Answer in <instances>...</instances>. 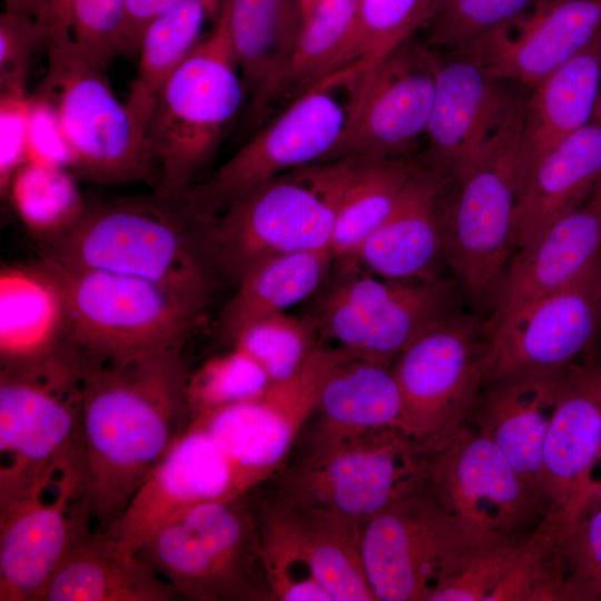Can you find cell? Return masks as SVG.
Here are the masks:
<instances>
[{
  "mask_svg": "<svg viewBox=\"0 0 601 601\" xmlns=\"http://www.w3.org/2000/svg\"><path fill=\"white\" fill-rule=\"evenodd\" d=\"M300 1H302L303 14L305 17L318 0H300Z\"/></svg>",
  "mask_w": 601,
  "mask_h": 601,
  "instance_id": "53",
  "label": "cell"
},
{
  "mask_svg": "<svg viewBox=\"0 0 601 601\" xmlns=\"http://www.w3.org/2000/svg\"><path fill=\"white\" fill-rule=\"evenodd\" d=\"M558 565L563 601H601V508L562 535Z\"/></svg>",
  "mask_w": 601,
  "mask_h": 601,
  "instance_id": "45",
  "label": "cell"
},
{
  "mask_svg": "<svg viewBox=\"0 0 601 601\" xmlns=\"http://www.w3.org/2000/svg\"><path fill=\"white\" fill-rule=\"evenodd\" d=\"M224 10L249 106L293 52L304 21L302 1L225 0Z\"/></svg>",
  "mask_w": 601,
  "mask_h": 601,
  "instance_id": "33",
  "label": "cell"
},
{
  "mask_svg": "<svg viewBox=\"0 0 601 601\" xmlns=\"http://www.w3.org/2000/svg\"><path fill=\"white\" fill-rule=\"evenodd\" d=\"M601 32V0H540L461 48L492 76L530 90Z\"/></svg>",
  "mask_w": 601,
  "mask_h": 601,
  "instance_id": "21",
  "label": "cell"
},
{
  "mask_svg": "<svg viewBox=\"0 0 601 601\" xmlns=\"http://www.w3.org/2000/svg\"><path fill=\"white\" fill-rule=\"evenodd\" d=\"M253 487L207 431L190 421L105 534L118 554L134 558L190 509L244 496Z\"/></svg>",
  "mask_w": 601,
  "mask_h": 601,
  "instance_id": "16",
  "label": "cell"
},
{
  "mask_svg": "<svg viewBox=\"0 0 601 601\" xmlns=\"http://www.w3.org/2000/svg\"><path fill=\"white\" fill-rule=\"evenodd\" d=\"M28 160L71 168V155L53 107L30 95Z\"/></svg>",
  "mask_w": 601,
  "mask_h": 601,
  "instance_id": "49",
  "label": "cell"
},
{
  "mask_svg": "<svg viewBox=\"0 0 601 601\" xmlns=\"http://www.w3.org/2000/svg\"><path fill=\"white\" fill-rule=\"evenodd\" d=\"M436 51L406 40L371 71L349 126L324 162L412 158L424 141L436 88Z\"/></svg>",
  "mask_w": 601,
  "mask_h": 601,
  "instance_id": "17",
  "label": "cell"
},
{
  "mask_svg": "<svg viewBox=\"0 0 601 601\" xmlns=\"http://www.w3.org/2000/svg\"><path fill=\"white\" fill-rule=\"evenodd\" d=\"M265 509L289 535L332 601H376L362 561L363 522L279 497Z\"/></svg>",
  "mask_w": 601,
  "mask_h": 601,
  "instance_id": "31",
  "label": "cell"
},
{
  "mask_svg": "<svg viewBox=\"0 0 601 601\" xmlns=\"http://www.w3.org/2000/svg\"><path fill=\"white\" fill-rule=\"evenodd\" d=\"M524 95L453 185L442 223L443 258L460 293L487 318L515 253L513 219Z\"/></svg>",
  "mask_w": 601,
  "mask_h": 601,
  "instance_id": "3",
  "label": "cell"
},
{
  "mask_svg": "<svg viewBox=\"0 0 601 601\" xmlns=\"http://www.w3.org/2000/svg\"><path fill=\"white\" fill-rule=\"evenodd\" d=\"M441 446L398 427L367 433L302 457L280 475L277 497L364 522L425 491Z\"/></svg>",
  "mask_w": 601,
  "mask_h": 601,
  "instance_id": "11",
  "label": "cell"
},
{
  "mask_svg": "<svg viewBox=\"0 0 601 601\" xmlns=\"http://www.w3.org/2000/svg\"><path fill=\"white\" fill-rule=\"evenodd\" d=\"M416 164L413 158L352 159L329 243L334 259L344 265L352 262L393 210Z\"/></svg>",
  "mask_w": 601,
  "mask_h": 601,
  "instance_id": "36",
  "label": "cell"
},
{
  "mask_svg": "<svg viewBox=\"0 0 601 601\" xmlns=\"http://www.w3.org/2000/svg\"><path fill=\"white\" fill-rule=\"evenodd\" d=\"M572 526L560 513L549 512L525 540L516 563L491 601H562L558 548Z\"/></svg>",
  "mask_w": 601,
  "mask_h": 601,
  "instance_id": "41",
  "label": "cell"
},
{
  "mask_svg": "<svg viewBox=\"0 0 601 601\" xmlns=\"http://www.w3.org/2000/svg\"><path fill=\"white\" fill-rule=\"evenodd\" d=\"M78 453L23 497L0 508V601H38L78 525Z\"/></svg>",
  "mask_w": 601,
  "mask_h": 601,
  "instance_id": "18",
  "label": "cell"
},
{
  "mask_svg": "<svg viewBox=\"0 0 601 601\" xmlns=\"http://www.w3.org/2000/svg\"><path fill=\"white\" fill-rule=\"evenodd\" d=\"M81 397L82 358L67 338L42 357L1 365L0 508L78 450Z\"/></svg>",
  "mask_w": 601,
  "mask_h": 601,
  "instance_id": "7",
  "label": "cell"
},
{
  "mask_svg": "<svg viewBox=\"0 0 601 601\" xmlns=\"http://www.w3.org/2000/svg\"><path fill=\"white\" fill-rule=\"evenodd\" d=\"M247 97L224 7L210 31L162 83L147 127L157 194L183 198Z\"/></svg>",
  "mask_w": 601,
  "mask_h": 601,
  "instance_id": "4",
  "label": "cell"
},
{
  "mask_svg": "<svg viewBox=\"0 0 601 601\" xmlns=\"http://www.w3.org/2000/svg\"><path fill=\"white\" fill-rule=\"evenodd\" d=\"M540 0H441L425 27L432 49H461L523 14Z\"/></svg>",
  "mask_w": 601,
  "mask_h": 601,
  "instance_id": "43",
  "label": "cell"
},
{
  "mask_svg": "<svg viewBox=\"0 0 601 601\" xmlns=\"http://www.w3.org/2000/svg\"><path fill=\"white\" fill-rule=\"evenodd\" d=\"M244 496L190 509L157 531L136 556L185 599L274 600L263 562L259 518L245 506Z\"/></svg>",
  "mask_w": 601,
  "mask_h": 601,
  "instance_id": "9",
  "label": "cell"
},
{
  "mask_svg": "<svg viewBox=\"0 0 601 601\" xmlns=\"http://www.w3.org/2000/svg\"><path fill=\"white\" fill-rule=\"evenodd\" d=\"M177 0H124L122 38L125 55L139 50L149 24Z\"/></svg>",
  "mask_w": 601,
  "mask_h": 601,
  "instance_id": "50",
  "label": "cell"
},
{
  "mask_svg": "<svg viewBox=\"0 0 601 601\" xmlns=\"http://www.w3.org/2000/svg\"><path fill=\"white\" fill-rule=\"evenodd\" d=\"M351 169L352 159L293 169L210 217L205 243L216 269L238 282L262 259L329 249L337 205Z\"/></svg>",
  "mask_w": 601,
  "mask_h": 601,
  "instance_id": "6",
  "label": "cell"
},
{
  "mask_svg": "<svg viewBox=\"0 0 601 601\" xmlns=\"http://www.w3.org/2000/svg\"><path fill=\"white\" fill-rule=\"evenodd\" d=\"M262 555L274 600L332 601L294 542L265 509L259 516Z\"/></svg>",
  "mask_w": 601,
  "mask_h": 601,
  "instance_id": "44",
  "label": "cell"
},
{
  "mask_svg": "<svg viewBox=\"0 0 601 601\" xmlns=\"http://www.w3.org/2000/svg\"><path fill=\"white\" fill-rule=\"evenodd\" d=\"M571 370L520 371L491 378L467 422L503 452L542 499L544 441Z\"/></svg>",
  "mask_w": 601,
  "mask_h": 601,
  "instance_id": "25",
  "label": "cell"
},
{
  "mask_svg": "<svg viewBox=\"0 0 601 601\" xmlns=\"http://www.w3.org/2000/svg\"><path fill=\"white\" fill-rule=\"evenodd\" d=\"M441 0H359L345 62L367 58L377 65L425 28Z\"/></svg>",
  "mask_w": 601,
  "mask_h": 601,
  "instance_id": "40",
  "label": "cell"
},
{
  "mask_svg": "<svg viewBox=\"0 0 601 601\" xmlns=\"http://www.w3.org/2000/svg\"><path fill=\"white\" fill-rule=\"evenodd\" d=\"M453 185L417 160L393 210L348 264L361 265L370 274L388 280L442 278V223Z\"/></svg>",
  "mask_w": 601,
  "mask_h": 601,
  "instance_id": "23",
  "label": "cell"
},
{
  "mask_svg": "<svg viewBox=\"0 0 601 601\" xmlns=\"http://www.w3.org/2000/svg\"><path fill=\"white\" fill-rule=\"evenodd\" d=\"M208 219L184 197H119L88 205L70 229L42 243V257L149 280L204 311L217 270L205 243Z\"/></svg>",
  "mask_w": 601,
  "mask_h": 601,
  "instance_id": "2",
  "label": "cell"
},
{
  "mask_svg": "<svg viewBox=\"0 0 601 601\" xmlns=\"http://www.w3.org/2000/svg\"><path fill=\"white\" fill-rule=\"evenodd\" d=\"M48 36L27 12L4 9L0 16V92L28 95L33 57L46 50Z\"/></svg>",
  "mask_w": 601,
  "mask_h": 601,
  "instance_id": "47",
  "label": "cell"
},
{
  "mask_svg": "<svg viewBox=\"0 0 601 601\" xmlns=\"http://www.w3.org/2000/svg\"><path fill=\"white\" fill-rule=\"evenodd\" d=\"M402 396L392 366L351 355L328 374L319 391L302 457L375 431L398 427ZM302 432V433H303Z\"/></svg>",
  "mask_w": 601,
  "mask_h": 601,
  "instance_id": "26",
  "label": "cell"
},
{
  "mask_svg": "<svg viewBox=\"0 0 601 601\" xmlns=\"http://www.w3.org/2000/svg\"><path fill=\"white\" fill-rule=\"evenodd\" d=\"M334 257L329 249L272 256L250 266L223 308L219 327L231 337L247 323L304 300L319 286Z\"/></svg>",
  "mask_w": 601,
  "mask_h": 601,
  "instance_id": "34",
  "label": "cell"
},
{
  "mask_svg": "<svg viewBox=\"0 0 601 601\" xmlns=\"http://www.w3.org/2000/svg\"><path fill=\"white\" fill-rule=\"evenodd\" d=\"M529 535L477 544L431 601H491Z\"/></svg>",
  "mask_w": 601,
  "mask_h": 601,
  "instance_id": "46",
  "label": "cell"
},
{
  "mask_svg": "<svg viewBox=\"0 0 601 601\" xmlns=\"http://www.w3.org/2000/svg\"><path fill=\"white\" fill-rule=\"evenodd\" d=\"M601 258V181L579 208L560 218L509 265L490 328L523 306L571 284Z\"/></svg>",
  "mask_w": 601,
  "mask_h": 601,
  "instance_id": "24",
  "label": "cell"
},
{
  "mask_svg": "<svg viewBox=\"0 0 601 601\" xmlns=\"http://www.w3.org/2000/svg\"><path fill=\"white\" fill-rule=\"evenodd\" d=\"M601 83V32L528 90L518 160V191L536 162L590 124ZM518 197V196H516Z\"/></svg>",
  "mask_w": 601,
  "mask_h": 601,
  "instance_id": "28",
  "label": "cell"
},
{
  "mask_svg": "<svg viewBox=\"0 0 601 601\" xmlns=\"http://www.w3.org/2000/svg\"><path fill=\"white\" fill-rule=\"evenodd\" d=\"M477 544L426 490L361 529L363 566L376 601H431Z\"/></svg>",
  "mask_w": 601,
  "mask_h": 601,
  "instance_id": "13",
  "label": "cell"
},
{
  "mask_svg": "<svg viewBox=\"0 0 601 601\" xmlns=\"http://www.w3.org/2000/svg\"><path fill=\"white\" fill-rule=\"evenodd\" d=\"M36 95L55 109L71 155L70 171L101 185L144 181L156 187L159 167L147 127L114 92L106 70L67 41L46 48Z\"/></svg>",
  "mask_w": 601,
  "mask_h": 601,
  "instance_id": "8",
  "label": "cell"
},
{
  "mask_svg": "<svg viewBox=\"0 0 601 601\" xmlns=\"http://www.w3.org/2000/svg\"><path fill=\"white\" fill-rule=\"evenodd\" d=\"M39 264L59 287L67 338L91 355L183 347L203 313L138 277L67 267L45 257Z\"/></svg>",
  "mask_w": 601,
  "mask_h": 601,
  "instance_id": "10",
  "label": "cell"
},
{
  "mask_svg": "<svg viewBox=\"0 0 601 601\" xmlns=\"http://www.w3.org/2000/svg\"><path fill=\"white\" fill-rule=\"evenodd\" d=\"M314 318L283 313L270 314L244 325L231 337L234 348L250 356L270 382L296 373L319 344Z\"/></svg>",
  "mask_w": 601,
  "mask_h": 601,
  "instance_id": "39",
  "label": "cell"
},
{
  "mask_svg": "<svg viewBox=\"0 0 601 601\" xmlns=\"http://www.w3.org/2000/svg\"><path fill=\"white\" fill-rule=\"evenodd\" d=\"M595 116L599 117V118L601 119V99H600V101H599V105H598V109H597Z\"/></svg>",
  "mask_w": 601,
  "mask_h": 601,
  "instance_id": "54",
  "label": "cell"
},
{
  "mask_svg": "<svg viewBox=\"0 0 601 601\" xmlns=\"http://www.w3.org/2000/svg\"><path fill=\"white\" fill-rule=\"evenodd\" d=\"M489 331L493 377L565 371L584 363L580 358L601 331V258L571 284L523 306Z\"/></svg>",
  "mask_w": 601,
  "mask_h": 601,
  "instance_id": "20",
  "label": "cell"
},
{
  "mask_svg": "<svg viewBox=\"0 0 601 601\" xmlns=\"http://www.w3.org/2000/svg\"><path fill=\"white\" fill-rule=\"evenodd\" d=\"M359 0H318L304 17L287 62L259 98L247 107L244 128L253 134L344 66L345 51L356 21Z\"/></svg>",
  "mask_w": 601,
  "mask_h": 601,
  "instance_id": "30",
  "label": "cell"
},
{
  "mask_svg": "<svg viewBox=\"0 0 601 601\" xmlns=\"http://www.w3.org/2000/svg\"><path fill=\"white\" fill-rule=\"evenodd\" d=\"M270 383L260 365L237 348L214 356L188 375L187 403L190 418L256 397Z\"/></svg>",
  "mask_w": 601,
  "mask_h": 601,
  "instance_id": "42",
  "label": "cell"
},
{
  "mask_svg": "<svg viewBox=\"0 0 601 601\" xmlns=\"http://www.w3.org/2000/svg\"><path fill=\"white\" fill-rule=\"evenodd\" d=\"M601 460V359L572 368L549 425L541 491L549 512L575 524L594 492L592 472Z\"/></svg>",
  "mask_w": 601,
  "mask_h": 601,
  "instance_id": "22",
  "label": "cell"
},
{
  "mask_svg": "<svg viewBox=\"0 0 601 601\" xmlns=\"http://www.w3.org/2000/svg\"><path fill=\"white\" fill-rule=\"evenodd\" d=\"M29 95L0 92V193L7 197L17 170L28 161Z\"/></svg>",
  "mask_w": 601,
  "mask_h": 601,
  "instance_id": "48",
  "label": "cell"
},
{
  "mask_svg": "<svg viewBox=\"0 0 601 601\" xmlns=\"http://www.w3.org/2000/svg\"><path fill=\"white\" fill-rule=\"evenodd\" d=\"M436 58L435 98L420 161L455 184L526 89L492 76L463 49L436 52Z\"/></svg>",
  "mask_w": 601,
  "mask_h": 601,
  "instance_id": "19",
  "label": "cell"
},
{
  "mask_svg": "<svg viewBox=\"0 0 601 601\" xmlns=\"http://www.w3.org/2000/svg\"><path fill=\"white\" fill-rule=\"evenodd\" d=\"M601 181V119L575 131L532 168L518 191L515 252L584 204Z\"/></svg>",
  "mask_w": 601,
  "mask_h": 601,
  "instance_id": "27",
  "label": "cell"
},
{
  "mask_svg": "<svg viewBox=\"0 0 601 601\" xmlns=\"http://www.w3.org/2000/svg\"><path fill=\"white\" fill-rule=\"evenodd\" d=\"M4 9L20 10L26 0H2Z\"/></svg>",
  "mask_w": 601,
  "mask_h": 601,
  "instance_id": "52",
  "label": "cell"
},
{
  "mask_svg": "<svg viewBox=\"0 0 601 601\" xmlns=\"http://www.w3.org/2000/svg\"><path fill=\"white\" fill-rule=\"evenodd\" d=\"M75 177L69 169L28 160L11 180L7 197L42 243L70 229L88 207Z\"/></svg>",
  "mask_w": 601,
  "mask_h": 601,
  "instance_id": "38",
  "label": "cell"
},
{
  "mask_svg": "<svg viewBox=\"0 0 601 601\" xmlns=\"http://www.w3.org/2000/svg\"><path fill=\"white\" fill-rule=\"evenodd\" d=\"M183 347L124 356L82 352L79 502L105 533L190 422Z\"/></svg>",
  "mask_w": 601,
  "mask_h": 601,
  "instance_id": "1",
  "label": "cell"
},
{
  "mask_svg": "<svg viewBox=\"0 0 601 601\" xmlns=\"http://www.w3.org/2000/svg\"><path fill=\"white\" fill-rule=\"evenodd\" d=\"M176 590L138 556L118 554L82 521L38 601H171Z\"/></svg>",
  "mask_w": 601,
  "mask_h": 601,
  "instance_id": "29",
  "label": "cell"
},
{
  "mask_svg": "<svg viewBox=\"0 0 601 601\" xmlns=\"http://www.w3.org/2000/svg\"><path fill=\"white\" fill-rule=\"evenodd\" d=\"M402 396L400 428L443 445L469 422L494 373L486 318L455 311L407 345L392 364Z\"/></svg>",
  "mask_w": 601,
  "mask_h": 601,
  "instance_id": "12",
  "label": "cell"
},
{
  "mask_svg": "<svg viewBox=\"0 0 601 601\" xmlns=\"http://www.w3.org/2000/svg\"><path fill=\"white\" fill-rule=\"evenodd\" d=\"M66 338L62 297L40 265L3 267L0 275L1 365L37 359Z\"/></svg>",
  "mask_w": 601,
  "mask_h": 601,
  "instance_id": "32",
  "label": "cell"
},
{
  "mask_svg": "<svg viewBox=\"0 0 601 601\" xmlns=\"http://www.w3.org/2000/svg\"><path fill=\"white\" fill-rule=\"evenodd\" d=\"M426 491L477 543L523 538L549 513L538 491L470 423L437 451Z\"/></svg>",
  "mask_w": 601,
  "mask_h": 601,
  "instance_id": "14",
  "label": "cell"
},
{
  "mask_svg": "<svg viewBox=\"0 0 601 601\" xmlns=\"http://www.w3.org/2000/svg\"><path fill=\"white\" fill-rule=\"evenodd\" d=\"M359 58L337 68L264 124L218 169L184 196L213 217L253 188L293 169L324 162L346 132L372 69Z\"/></svg>",
  "mask_w": 601,
  "mask_h": 601,
  "instance_id": "5",
  "label": "cell"
},
{
  "mask_svg": "<svg viewBox=\"0 0 601 601\" xmlns=\"http://www.w3.org/2000/svg\"><path fill=\"white\" fill-rule=\"evenodd\" d=\"M601 461V460H600ZM601 508V480L595 483L593 495L590 500L585 513ZM584 513V514H585Z\"/></svg>",
  "mask_w": 601,
  "mask_h": 601,
  "instance_id": "51",
  "label": "cell"
},
{
  "mask_svg": "<svg viewBox=\"0 0 601 601\" xmlns=\"http://www.w3.org/2000/svg\"><path fill=\"white\" fill-rule=\"evenodd\" d=\"M20 11L40 23L48 43L67 41L102 69L125 55L124 0H26Z\"/></svg>",
  "mask_w": 601,
  "mask_h": 601,
  "instance_id": "37",
  "label": "cell"
},
{
  "mask_svg": "<svg viewBox=\"0 0 601 601\" xmlns=\"http://www.w3.org/2000/svg\"><path fill=\"white\" fill-rule=\"evenodd\" d=\"M224 3L177 0L146 29L138 50V73L126 102L147 127L162 83L203 40L205 24L217 20Z\"/></svg>",
  "mask_w": 601,
  "mask_h": 601,
  "instance_id": "35",
  "label": "cell"
},
{
  "mask_svg": "<svg viewBox=\"0 0 601 601\" xmlns=\"http://www.w3.org/2000/svg\"><path fill=\"white\" fill-rule=\"evenodd\" d=\"M352 354L334 345L312 352L288 378L258 396L195 415L226 456L256 486L277 471L300 436L329 372Z\"/></svg>",
  "mask_w": 601,
  "mask_h": 601,
  "instance_id": "15",
  "label": "cell"
}]
</instances>
